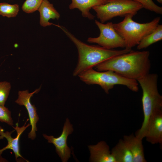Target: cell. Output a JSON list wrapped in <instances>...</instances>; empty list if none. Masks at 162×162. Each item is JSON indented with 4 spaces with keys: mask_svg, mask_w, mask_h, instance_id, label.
I'll list each match as a JSON object with an SVG mask.
<instances>
[{
    "mask_svg": "<svg viewBox=\"0 0 162 162\" xmlns=\"http://www.w3.org/2000/svg\"><path fill=\"white\" fill-rule=\"evenodd\" d=\"M95 23L98 28L100 34L96 38L89 37L87 41L96 43L107 49L111 50L118 47L125 48V43L122 38L114 28L111 22L104 24L97 20Z\"/></svg>",
    "mask_w": 162,
    "mask_h": 162,
    "instance_id": "cell-7",
    "label": "cell"
},
{
    "mask_svg": "<svg viewBox=\"0 0 162 162\" xmlns=\"http://www.w3.org/2000/svg\"><path fill=\"white\" fill-rule=\"evenodd\" d=\"M40 88L36 89L33 92L29 93L28 90L20 91L18 93V98L15 102L20 106H24L28 112L30 122V125L32 129L28 134L29 138L34 140L36 137V131L37 130V123L39 118L38 115L37 109L34 105H32L30 101L31 98L33 95L38 92Z\"/></svg>",
    "mask_w": 162,
    "mask_h": 162,
    "instance_id": "cell-9",
    "label": "cell"
},
{
    "mask_svg": "<svg viewBox=\"0 0 162 162\" xmlns=\"http://www.w3.org/2000/svg\"><path fill=\"white\" fill-rule=\"evenodd\" d=\"M145 137L152 144H162V110L156 112L151 117Z\"/></svg>",
    "mask_w": 162,
    "mask_h": 162,
    "instance_id": "cell-10",
    "label": "cell"
},
{
    "mask_svg": "<svg viewBox=\"0 0 162 162\" xmlns=\"http://www.w3.org/2000/svg\"><path fill=\"white\" fill-rule=\"evenodd\" d=\"M134 16L128 14L122 21L113 23L115 30L124 40L125 49L128 50H131L144 37L154 31L160 19V17H157L150 22L141 23L134 21L132 19Z\"/></svg>",
    "mask_w": 162,
    "mask_h": 162,
    "instance_id": "cell-4",
    "label": "cell"
},
{
    "mask_svg": "<svg viewBox=\"0 0 162 162\" xmlns=\"http://www.w3.org/2000/svg\"><path fill=\"white\" fill-rule=\"evenodd\" d=\"M148 51H133L109 58L95 66L98 71H112L128 79L137 80L148 74L151 67Z\"/></svg>",
    "mask_w": 162,
    "mask_h": 162,
    "instance_id": "cell-1",
    "label": "cell"
},
{
    "mask_svg": "<svg viewBox=\"0 0 162 162\" xmlns=\"http://www.w3.org/2000/svg\"><path fill=\"white\" fill-rule=\"evenodd\" d=\"M69 6L71 10L77 9L81 12L82 16L90 20L94 19L95 16L90 10L94 6L106 3L108 0H71Z\"/></svg>",
    "mask_w": 162,
    "mask_h": 162,
    "instance_id": "cell-14",
    "label": "cell"
},
{
    "mask_svg": "<svg viewBox=\"0 0 162 162\" xmlns=\"http://www.w3.org/2000/svg\"><path fill=\"white\" fill-rule=\"evenodd\" d=\"M40 13V24L43 27H45L52 25H56L50 22V19L58 20L60 17L59 13L54 8L53 4L48 0H43L38 9Z\"/></svg>",
    "mask_w": 162,
    "mask_h": 162,
    "instance_id": "cell-15",
    "label": "cell"
},
{
    "mask_svg": "<svg viewBox=\"0 0 162 162\" xmlns=\"http://www.w3.org/2000/svg\"><path fill=\"white\" fill-rule=\"evenodd\" d=\"M19 10L17 4H11L6 2L0 3V15L8 18L16 16Z\"/></svg>",
    "mask_w": 162,
    "mask_h": 162,
    "instance_id": "cell-18",
    "label": "cell"
},
{
    "mask_svg": "<svg viewBox=\"0 0 162 162\" xmlns=\"http://www.w3.org/2000/svg\"><path fill=\"white\" fill-rule=\"evenodd\" d=\"M123 140L130 151L133 158V162H146L142 140L133 134L124 135Z\"/></svg>",
    "mask_w": 162,
    "mask_h": 162,
    "instance_id": "cell-13",
    "label": "cell"
},
{
    "mask_svg": "<svg viewBox=\"0 0 162 162\" xmlns=\"http://www.w3.org/2000/svg\"><path fill=\"white\" fill-rule=\"evenodd\" d=\"M111 152L116 162H133L132 154L123 139H120Z\"/></svg>",
    "mask_w": 162,
    "mask_h": 162,
    "instance_id": "cell-16",
    "label": "cell"
},
{
    "mask_svg": "<svg viewBox=\"0 0 162 162\" xmlns=\"http://www.w3.org/2000/svg\"><path fill=\"white\" fill-rule=\"evenodd\" d=\"M11 86L8 82H0V105L4 106L8 97Z\"/></svg>",
    "mask_w": 162,
    "mask_h": 162,
    "instance_id": "cell-19",
    "label": "cell"
},
{
    "mask_svg": "<svg viewBox=\"0 0 162 162\" xmlns=\"http://www.w3.org/2000/svg\"><path fill=\"white\" fill-rule=\"evenodd\" d=\"M158 76L156 74H148L138 80L142 91V102L144 119L141 128L135 136L142 140L145 137L149 120L156 112L162 110V96L157 87Z\"/></svg>",
    "mask_w": 162,
    "mask_h": 162,
    "instance_id": "cell-3",
    "label": "cell"
},
{
    "mask_svg": "<svg viewBox=\"0 0 162 162\" xmlns=\"http://www.w3.org/2000/svg\"><path fill=\"white\" fill-rule=\"evenodd\" d=\"M74 129L68 118L66 119L61 135L57 138L53 136L43 134L44 137L48 142L53 144L55 146L56 153L62 162H66L70 157L71 150L67 144L68 136L72 133Z\"/></svg>",
    "mask_w": 162,
    "mask_h": 162,
    "instance_id": "cell-8",
    "label": "cell"
},
{
    "mask_svg": "<svg viewBox=\"0 0 162 162\" xmlns=\"http://www.w3.org/2000/svg\"><path fill=\"white\" fill-rule=\"evenodd\" d=\"M73 42L78 53V60L73 73L78 76L84 71L93 68L98 64L113 57L128 53L132 50L125 49L121 50H109L101 46L90 45L76 38L63 26L57 25Z\"/></svg>",
    "mask_w": 162,
    "mask_h": 162,
    "instance_id": "cell-2",
    "label": "cell"
},
{
    "mask_svg": "<svg viewBox=\"0 0 162 162\" xmlns=\"http://www.w3.org/2000/svg\"><path fill=\"white\" fill-rule=\"evenodd\" d=\"M78 76L82 81L87 84L99 85L107 94L116 85L125 86L134 92L139 90L137 80L124 77L111 70L98 71L92 68Z\"/></svg>",
    "mask_w": 162,
    "mask_h": 162,
    "instance_id": "cell-5",
    "label": "cell"
},
{
    "mask_svg": "<svg viewBox=\"0 0 162 162\" xmlns=\"http://www.w3.org/2000/svg\"><path fill=\"white\" fill-rule=\"evenodd\" d=\"M142 8V4L130 0H108L106 3L92 9L100 22L104 23L117 16L124 17L129 14L134 16Z\"/></svg>",
    "mask_w": 162,
    "mask_h": 162,
    "instance_id": "cell-6",
    "label": "cell"
},
{
    "mask_svg": "<svg viewBox=\"0 0 162 162\" xmlns=\"http://www.w3.org/2000/svg\"><path fill=\"white\" fill-rule=\"evenodd\" d=\"M162 39V25L158 24L154 31L142 38L137 45V48L139 50L146 48Z\"/></svg>",
    "mask_w": 162,
    "mask_h": 162,
    "instance_id": "cell-17",
    "label": "cell"
},
{
    "mask_svg": "<svg viewBox=\"0 0 162 162\" xmlns=\"http://www.w3.org/2000/svg\"><path fill=\"white\" fill-rule=\"evenodd\" d=\"M26 122L23 126L20 127L17 123L16 124L15 127H13L14 129L16 130L17 134V136L15 138H12L11 136L12 133L15 130L10 132H4V130L0 126V139L5 138L8 141L7 145L0 149V155L4 151L7 149H10L13 151L16 160L19 157L23 158L20 152L19 140L22 133L27 127L30 125V124H28L26 125Z\"/></svg>",
    "mask_w": 162,
    "mask_h": 162,
    "instance_id": "cell-11",
    "label": "cell"
},
{
    "mask_svg": "<svg viewBox=\"0 0 162 162\" xmlns=\"http://www.w3.org/2000/svg\"><path fill=\"white\" fill-rule=\"evenodd\" d=\"M138 2L142 5L143 8L156 13L161 14L162 7L156 4L153 0H130Z\"/></svg>",
    "mask_w": 162,
    "mask_h": 162,
    "instance_id": "cell-21",
    "label": "cell"
},
{
    "mask_svg": "<svg viewBox=\"0 0 162 162\" xmlns=\"http://www.w3.org/2000/svg\"><path fill=\"white\" fill-rule=\"evenodd\" d=\"M88 148L90 153V161L116 162L105 142L100 141L95 145L88 146Z\"/></svg>",
    "mask_w": 162,
    "mask_h": 162,
    "instance_id": "cell-12",
    "label": "cell"
},
{
    "mask_svg": "<svg viewBox=\"0 0 162 162\" xmlns=\"http://www.w3.org/2000/svg\"><path fill=\"white\" fill-rule=\"evenodd\" d=\"M43 0H26L22 5V9L27 13L34 12L38 9L41 5Z\"/></svg>",
    "mask_w": 162,
    "mask_h": 162,
    "instance_id": "cell-20",
    "label": "cell"
},
{
    "mask_svg": "<svg viewBox=\"0 0 162 162\" xmlns=\"http://www.w3.org/2000/svg\"><path fill=\"white\" fill-rule=\"evenodd\" d=\"M160 4L162 3V0H156Z\"/></svg>",
    "mask_w": 162,
    "mask_h": 162,
    "instance_id": "cell-23",
    "label": "cell"
},
{
    "mask_svg": "<svg viewBox=\"0 0 162 162\" xmlns=\"http://www.w3.org/2000/svg\"><path fill=\"white\" fill-rule=\"evenodd\" d=\"M0 121L6 123L10 125L13 126L14 125L11 112L4 106L0 105Z\"/></svg>",
    "mask_w": 162,
    "mask_h": 162,
    "instance_id": "cell-22",
    "label": "cell"
}]
</instances>
